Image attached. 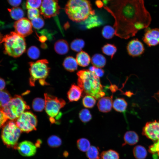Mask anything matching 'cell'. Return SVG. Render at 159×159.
<instances>
[{"instance_id":"6da1fadb","label":"cell","mask_w":159,"mask_h":159,"mask_svg":"<svg viewBox=\"0 0 159 159\" xmlns=\"http://www.w3.org/2000/svg\"><path fill=\"white\" fill-rule=\"evenodd\" d=\"M145 0H103L104 8L114 19L115 35L125 39L149 26L152 19Z\"/></svg>"},{"instance_id":"7a4b0ae2","label":"cell","mask_w":159,"mask_h":159,"mask_svg":"<svg viewBox=\"0 0 159 159\" xmlns=\"http://www.w3.org/2000/svg\"><path fill=\"white\" fill-rule=\"evenodd\" d=\"M77 75L78 85L86 95H91L96 100L105 95L100 77L94 73L84 69L78 71Z\"/></svg>"},{"instance_id":"3957f363","label":"cell","mask_w":159,"mask_h":159,"mask_svg":"<svg viewBox=\"0 0 159 159\" xmlns=\"http://www.w3.org/2000/svg\"><path fill=\"white\" fill-rule=\"evenodd\" d=\"M65 10L69 18L77 22L85 21L90 15L95 14L88 0H68Z\"/></svg>"},{"instance_id":"277c9868","label":"cell","mask_w":159,"mask_h":159,"mask_svg":"<svg viewBox=\"0 0 159 159\" xmlns=\"http://www.w3.org/2000/svg\"><path fill=\"white\" fill-rule=\"evenodd\" d=\"M3 43L4 53L12 57H19L26 51V43L24 37L15 32H11L4 36L2 38L1 43Z\"/></svg>"},{"instance_id":"5b68a950","label":"cell","mask_w":159,"mask_h":159,"mask_svg":"<svg viewBox=\"0 0 159 159\" xmlns=\"http://www.w3.org/2000/svg\"><path fill=\"white\" fill-rule=\"evenodd\" d=\"M29 65L30 85L34 86L37 81H38L42 85H48L45 80L50 70L48 61L46 59H41L34 62H30Z\"/></svg>"},{"instance_id":"8992f818","label":"cell","mask_w":159,"mask_h":159,"mask_svg":"<svg viewBox=\"0 0 159 159\" xmlns=\"http://www.w3.org/2000/svg\"><path fill=\"white\" fill-rule=\"evenodd\" d=\"M44 97L45 109L50 122L52 124L58 123L62 115L60 110L65 105V101L47 93L44 94Z\"/></svg>"},{"instance_id":"52a82bcc","label":"cell","mask_w":159,"mask_h":159,"mask_svg":"<svg viewBox=\"0 0 159 159\" xmlns=\"http://www.w3.org/2000/svg\"><path fill=\"white\" fill-rule=\"evenodd\" d=\"M29 109V106L21 96L15 95L8 104L0 110L8 119L15 121L26 110Z\"/></svg>"},{"instance_id":"ba28073f","label":"cell","mask_w":159,"mask_h":159,"mask_svg":"<svg viewBox=\"0 0 159 159\" xmlns=\"http://www.w3.org/2000/svg\"><path fill=\"white\" fill-rule=\"evenodd\" d=\"M14 120L6 121L2 127L1 139L7 147L16 149L17 142L21 132Z\"/></svg>"},{"instance_id":"9c48e42d","label":"cell","mask_w":159,"mask_h":159,"mask_svg":"<svg viewBox=\"0 0 159 159\" xmlns=\"http://www.w3.org/2000/svg\"><path fill=\"white\" fill-rule=\"evenodd\" d=\"M15 121L21 132L28 133L36 130L37 117L30 111L24 112Z\"/></svg>"},{"instance_id":"30bf717a","label":"cell","mask_w":159,"mask_h":159,"mask_svg":"<svg viewBox=\"0 0 159 159\" xmlns=\"http://www.w3.org/2000/svg\"><path fill=\"white\" fill-rule=\"evenodd\" d=\"M60 9L57 0H42L40 12L44 18H50L58 14Z\"/></svg>"},{"instance_id":"8fae6325","label":"cell","mask_w":159,"mask_h":159,"mask_svg":"<svg viewBox=\"0 0 159 159\" xmlns=\"http://www.w3.org/2000/svg\"><path fill=\"white\" fill-rule=\"evenodd\" d=\"M32 27L31 22L25 18L17 20L14 24L15 32L24 37L32 32Z\"/></svg>"},{"instance_id":"7c38bea8","label":"cell","mask_w":159,"mask_h":159,"mask_svg":"<svg viewBox=\"0 0 159 159\" xmlns=\"http://www.w3.org/2000/svg\"><path fill=\"white\" fill-rule=\"evenodd\" d=\"M142 134L154 141L159 140V121L147 122L143 129Z\"/></svg>"},{"instance_id":"4fadbf2b","label":"cell","mask_w":159,"mask_h":159,"mask_svg":"<svg viewBox=\"0 0 159 159\" xmlns=\"http://www.w3.org/2000/svg\"><path fill=\"white\" fill-rule=\"evenodd\" d=\"M142 40L149 47L158 45L159 44V29L146 28Z\"/></svg>"},{"instance_id":"5bb4252c","label":"cell","mask_w":159,"mask_h":159,"mask_svg":"<svg viewBox=\"0 0 159 159\" xmlns=\"http://www.w3.org/2000/svg\"><path fill=\"white\" fill-rule=\"evenodd\" d=\"M127 50L130 56L135 57L142 55L144 52L145 48L141 42L138 39H134L128 43Z\"/></svg>"},{"instance_id":"9a60e30c","label":"cell","mask_w":159,"mask_h":159,"mask_svg":"<svg viewBox=\"0 0 159 159\" xmlns=\"http://www.w3.org/2000/svg\"><path fill=\"white\" fill-rule=\"evenodd\" d=\"M16 149L22 155L29 157L33 156L35 154L37 147L32 142L26 140L18 144Z\"/></svg>"},{"instance_id":"2e32d148","label":"cell","mask_w":159,"mask_h":159,"mask_svg":"<svg viewBox=\"0 0 159 159\" xmlns=\"http://www.w3.org/2000/svg\"><path fill=\"white\" fill-rule=\"evenodd\" d=\"M112 97V95L110 97H103L99 99L97 105L100 111L106 113L111 110L113 104Z\"/></svg>"},{"instance_id":"e0dca14e","label":"cell","mask_w":159,"mask_h":159,"mask_svg":"<svg viewBox=\"0 0 159 159\" xmlns=\"http://www.w3.org/2000/svg\"><path fill=\"white\" fill-rule=\"evenodd\" d=\"M83 92L82 89L79 86L72 84L67 93L68 98L71 102L77 101L81 98Z\"/></svg>"},{"instance_id":"ac0fdd59","label":"cell","mask_w":159,"mask_h":159,"mask_svg":"<svg viewBox=\"0 0 159 159\" xmlns=\"http://www.w3.org/2000/svg\"><path fill=\"white\" fill-rule=\"evenodd\" d=\"M76 59L78 65L84 67L89 65L91 59L89 55L86 52L82 51L77 54Z\"/></svg>"},{"instance_id":"d6986e66","label":"cell","mask_w":159,"mask_h":159,"mask_svg":"<svg viewBox=\"0 0 159 159\" xmlns=\"http://www.w3.org/2000/svg\"><path fill=\"white\" fill-rule=\"evenodd\" d=\"M64 68L70 72H73L77 70L78 64L76 59L72 56H68L64 59L63 63Z\"/></svg>"},{"instance_id":"ffe728a7","label":"cell","mask_w":159,"mask_h":159,"mask_svg":"<svg viewBox=\"0 0 159 159\" xmlns=\"http://www.w3.org/2000/svg\"><path fill=\"white\" fill-rule=\"evenodd\" d=\"M54 49L57 53L60 54H66L69 50V45L66 40L60 39L55 43Z\"/></svg>"},{"instance_id":"44dd1931","label":"cell","mask_w":159,"mask_h":159,"mask_svg":"<svg viewBox=\"0 0 159 159\" xmlns=\"http://www.w3.org/2000/svg\"><path fill=\"white\" fill-rule=\"evenodd\" d=\"M127 106V102L123 98H116L113 102V107L117 112H125L126 110Z\"/></svg>"},{"instance_id":"7402d4cb","label":"cell","mask_w":159,"mask_h":159,"mask_svg":"<svg viewBox=\"0 0 159 159\" xmlns=\"http://www.w3.org/2000/svg\"><path fill=\"white\" fill-rule=\"evenodd\" d=\"M124 139L125 144L133 145L136 144L138 142L139 137L135 132L129 131L126 132L124 134Z\"/></svg>"},{"instance_id":"603a6c76","label":"cell","mask_w":159,"mask_h":159,"mask_svg":"<svg viewBox=\"0 0 159 159\" xmlns=\"http://www.w3.org/2000/svg\"><path fill=\"white\" fill-rule=\"evenodd\" d=\"M93 66L98 68L103 67L106 64V59L102 54L97 53L94 54L91 59Z\"/></svg>"},{"instance_id":"cb8c5ba5","label":"cell","mask_w":159,"mask_h":159,"mask_svg":"<svg viewBox=\"0 0 159 159\" xmlns=\"http://www.w3.org/2000/svg\"><path fill=\"white\" fill-rule=\"evenodd\" d=\"M11 17L13 19L18 20L23 18L24 12L23 9L19 7H14L11 9H8Z\"/></svg>"},{"instance_id":"d4e9b609","label":"cell","mask_w":159,"mask_h":159,"mask_svg":"<svg viewBox=\"0 0 159 159\" xmlns=\"http://www.w3.org/2000/svg\"><path fill=\"white\" fill-rule=\"evenodd\" d=\"M133 154L136 159H145L147 156V153L144 147L138 145L133 148Z\"/></svg>"},{"instance_id":"484cf974","label":"cell","mask_w":159,"mask_h":159,"mask_svg":"<svg viewBox=\"0 0 159 159\" xmlns=\"http://www.w3.org/2000/svg\"><path fill=\"white\" fill-rule=\"evenodd\" d=\"M85 21L86 27L89 29L98 26L102 23L98 17L94 15H90Z\"/></svg>"},{"instance_id":"4316f807","label":"cell","mask_w":159,"mask_h":159,"mask_svg":"<svg viewBox=\"0 0 159 159\" xmlns=\"http://www.w3.org/2000/svg\"><path fill=\"white\" fill-rule=\"evenodd\" d=\"M11 98L8 91L4 90H0V110L6 106Z\"/></svg>"},{"instance_id":"83f0119b","label":"cell","mask_w":159,"mask_h":159,"mask_svg":"<svg viewBox=\"0 0 159 159\" xmlns=\"http://www.w3.org/2000/svg\"><path fill=\"white\" fill-rule=\"evenodd\" d=\"M32 105L33 109L35 111L41 112L45 107V100L41 98H36L33 100Z\"/></svg>"},{"instance_id":"f1b7e54d","label":"cell","mask_w":159,"mask_h":159,"mask_svg":"<svg viewBox=\"0 0 159 159\" xmlns=\"http://www.w3.org/2000/svg\"><path fill=\"white\" fill-rule=\"evenodd\" d=\"M102 50L104 54L110 56L111 58L112 59L117 51V49L114 44H107L102 47Z\"/></svg>"},{"instance_id":"f546056e","label":"cell","mask_w":159,"mask_h":159,"mask_svg":"<svg viewBox=\"0 0 159 159\" xmlns=\"http://www.w3.org/2000/svg\"><path fill=\"white\" fill-rule=\"evenodd\" d=\"M85 41L82 39H77L74 40L71 42L70 47L71 49L76 52H80L85 45Z\"/></svg>"},{"instance_id":"4dcf8cb0","label":"cell","mask_w":159,"mask_h":159,"mask_svg":"<svg viewBox=\"0 0 159 159\" xmlns=\"http://www.w3.org/2000/svg\"><path fill=\"white\" fill-rule=\"evenodd\" d=\"M96 99L93 96L89 95L85 96L82 100V104L85 107L91 108L95 105Z\"/></svg>"},{"instance_id":"1f68e13d","label":"cell","mask_w":159,"mask_h":159,"mask_svg":"<svg viewBox=\"0 0 159 159\" xmlns=\"http://www.w3.org/2000/svg\"><path fill=\"white\" fill-rule=\"evenodd\" d=\"M100 156V159H119V158L118 153L112 150L103 151Z\"/></svg>"},{"instance_id":"d6a6232c","label":"cell","mask_w":159,"mask_h":159,"mask_svg":"<svg viewBox=\"0 0 159 159\" xmlns=\"http://www.w3.org/2000/svg\"><path fill=\"white\" fill-rule=\"evenodd\" d=\"M77 144L78 149L83 152H86L90 146L89 140L84 138L78 139L77 141Z\"/></svg>"},{"instance_id":"836d02e7","label":"cell","mask_w":159,"mask_h":159,"mask_svg":"<svg viewBox=\"0 0 159 159\" xmlns=\"http://www.w3.org/2000/svg\"><path fill=\"white\" fill-rule=\"evenodd\" d=\"M102 34L106 39H111L115 35V29L113 27L110 25H106L103 28Z\"/></svg>"},{"instance_id":"e575fe53","label":"cell","mask_w":159,"mask_h":159,"mask_svg":"<svg viewBox=\"0 0 159 159\" xmlns=\"http://www.w3.org/2000/svg\"><path fill=\"white\" fill-rule=\"evenodd\" d=\"M86 155L89 159H100L98 149L94 146L90 147L86 151Z\"/></svg>"},{"instance_id":"d590c367","label":"cell","mask_w":159,"mask_h":159,"mask_svg":"<svg viewBox=\"0 0 159 159\" xmlns=\"http://www.w3.org/2000/svg\"><path fill=\"white\" fill-rule=\"evenodd\" d=\"M92 116L90 111L87 109H83L79 113V117L82 122L87 123L92 119Z\"/></svg>"},{"instance_id":"8d00e7d4","label":"cell","mask_w":159,"mask_h":159,"mask_svg":"<svg viewBox=\"0 0 159 159\" xmlns=\"http://www.w3.org/2000/svg\"><path fill=\"white\" fill-rule=\"evenodd\" d=\"M47 142L50 147L57 148L61 145L62 141L60 138L59 137L55 135H52L48 138Z\"/></svg>"},{"instance_id":"74e56055","label":"cell","mask_w":159,"mask_h":159,"mask_svg":"<svg viewBox=\"0 0 159 159\" xmlns=\"http://www.w3.org/2000/svg\"><path fill=\"white\" fill-rule=\"evenodd\" d=\"M148 150L153 159H159V140L149 146Z\"/></svg>"},{"instance_id":"f35d334b","label":"cell","mask_w":159,"mask_h":159,"mask_svg":"<svg viewBox=\"0 0 159 159\" xmlns=\"http://www.w3.org/2000/svg\"><path fill=\"white\" fill-rule=\"evenodd\" d=\"M27 55L32 59H37L40 55V51L39 49L35 46H32L30 47L27 51Z\"/></svg>"},{"instance_id":"ab89813d","label":"cell","mask_w":159,"mask_h":159,"mask_svg":"<svg viewBox=\"0 0 159 159\" xmlns=\"http://www.w3.org/2000/svg\"><path fill=\"white\" fill-rule=\"evenodd\" d=\"M42 1V0H27L25 6L27 9H38L40 7Z\"/></svg>"},{"instance_id":"60d3db41","label":"cell","mask_w":159,"mask_h":159,"mask_svg":"<svg viewBox=\"0 0 159 159\" xmlns=\"http://www.w3.org/2000/svg\"><path fill=\"white\" fill-rule=\"evenodd\" d=\"M31 22L32 26L37 29H39L42 28L44 24V22L43 19L40 16L33 19Z\"/></svg>"},{"instance_id":"b9f144b4","label":"cell","mask_w":159,"mask_h":159,"mask_svg":"<svg viewBox=\"0 0 159 159\" xmlns=\"http://www.w3.org/2000/svg\"><path fill=\"white\" fill-rule=\"evenodd\" d=\"M40 11L38 9L31 8L28 9L27 14L29 19L32 20L39 16Z\"/></svg>"},{"instance_id":"7bdbcfd3","label":"cell","mask_w":159,"mask_h":159,"mask_svg":"<svg viewBox=\"0 0 159 159\" xmlns=\"http://www.w3.org/2000/svg\"><path fill=\"white\" fill-rule=\"evenodd\" d=\"M8 119L4 113L0 110V128L3 126Z\"/></svg>"},{"instance_id":"ee69618b","label":"cell","mask_w":159,"mask_h":159,"mask_svg":"<svg viewBox=\"0 0 159 159\" xmlns=\"http://www.w3.org/2000/svg\"><path fill=\"white\" fill-rule=\"evenodd\" d=\"M95 74L99 77H102L104 74V71L101 68L95 67L93 72Z\"/></svg>"},{"instance_id":"f6af8a7d","label":"cell","mask_w":159,"mask_h":159,"mask_svg":"<svg viewBox=\"0 0 159 159\" xmlns=\"http://www.w3.org/2000/svg\"><path fill=\"white\" fill-rule=\"evenodd\" d=\"M9 4L14 7H16L21 4L22 0H7Z\"/></svg>"},{"instance_id":"bcb514c9","label":"cell","mask_w":159,"mask_h":159,"mask_svg":"<svg viewBox=\"0 0 159 159\" xmlns=\"http://www.w3.org/2000/svg\"><path fill=\"white\" fill-rule=\"evenodd\" d=\"M6 85L5 80L0 77V90H3Z\"/></svg>"},{"instance_id":"7dc6e473","label":"cell","mask_w":159,"mask_h":159,"mask_svg":"<svg viewBox=\"0 0 159 159\" xmlns=\"http://www.w3.org/2000/svg\"><path fill=\"white\" fill-rule=\"evenodd\" d=\"M96 4L97 6L99 8H101L103 6V4L102 1L100 0H97L96 1Z\"/></svg>"},{"instance_id":"c3c4849f","label":"cell","mask_w":159,"mask_h":159,"mask_svg":"<svg viewBox=\"0 0 159 159\" xmlns=\"http://www.w3.org/2000/svg\"><path fill=\"white\" fill-rule=\"evenodd\" d=\"M153 97H154L159 102V91L155 94Z\"/></svg>"},{"instance_id":"681fc988","label":"cell","mask_w":159,"mask_h":159,"mask_svg":"<svg viewBox=\"0 0 159 159\" xmlns=\"http://www.w3.org/2000/svg\"><path fill=\"white\" fill-rule=\"evenodd\" d=\"M2 38H1V34H0V44L1 43V40H2Z\"/></svg>"}]
</instances>
